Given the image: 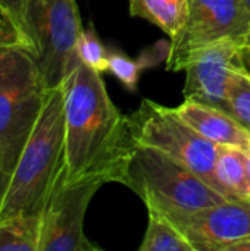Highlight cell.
I'll return each mask as SVG.
<instances>
[{
  "label": "cell",
  "instance_id": "obj_1",
  "mask_svg": "<svg viewBox=\"0 0 250 251\" xmlns=\"http://www.w3.org/2000/svg\"><path fill=\"white\" fill-rule=\"evenodd\" d=\"M66 181L100 175L108 182L127 141V116L111 100L102 75L78 60L62 82Z\"/></svg>",
  "mask_w": 250,
  "mask_h": 251
},
{
  "label": "cell",
  "instance_id": "obj_2",
  "mask_svg": "<svg viewBox=\"0 0 250 251\" xmlns=\"http://www.w3.org/2000/svg\"><path fill=\"white\" fill-rule=\"evenodd\" d=\"M111 181L134 191L149 212L168 219L220 204L227 199L180 162L162 151L127 141L118 154ZM230 201V200H228Z\"/></svg>",
  "mask_w": 250,
  "mask_h": 251
},
{
  "label": "cell",
  "instance_id": "obj_3",
  "mask_svg": "<svg viewBox=\"0 0 250 251\" xmlns=\"http://www.w3.org/2000/svg\"><path fill=\"white\" fill-rule=\"evenodd\" d=\"M65 166L63 88L46 90L35 128L27 141L0 200V222L41 215Z\"/></svg>",
  "mask_w": 250,
  "mask_h": 251
},
{
  "label": "cell",
  "instance_id": "obj_4",
  "mask_svg": "<svg viewBox=\"0 0 250 251\" xmlns=\"http://www.w3.org/2000/svg\"><path fill=\"white\" fill-rule=\"evenodd\" d=\"M22 31L35 54L44 88L60 87L80 60L77 41L83 26L75 0H25Z\"/></svg>",
  "mask_w": 250,
  "mask_h": 251
},
{
  "label": "cell",
  "instance_id": "obj_5",
  "mask_svg": "<svg viewBox=\"0 0 250 251\" xmlns=\"http://www.w3.org/2000/svg\"><path fill=\"white\" fill-rule=\"evenodd\" d=\"M127 128L136 144L156 149L180 162L221 194L215 178L220 146L196 132L175 109L143 99L139 109L127 115Z\"/></svg>",
  "mask_w": 250,
  "mask_h": 251
},
{
  "label": "cell",
  "instance_id": "obj_6",
  "mask_svg": "<svg viewBox=\"0 0 250 251\" xmlns=\"http://www.w3.org/2000/svg\"><path fill=\"white\" fill-rule=\"evenodd\" d=\"M105 184L108 181L100 175L66 181L62 169L41 213L38 251L99 250L84 234V216L91 199Z\"/></svg>",
  "mask_w": 250,
  "mask_h": 251
},
{
  "label": "cell",
  "instance_id": "obj_7",
  "mask_svg": "<svg viewBox=\"0 0 250 251\" xmlns=\"http://www.w3.org/2000/svg\"><path fill=\"white\" fill-rule=\"evenodd\" d=\"M249 34L250 10L242 0H189L187 22L171 40L167 68L177 71L190 51L214 43L246 44Z\"/></svg>",
  "mask_w": 250,
  "mask_h": 251
},
{
  "label": "cell",
  "instance_id": "obj_8",
  "mask_svg": "<svg viewBox=\"0 0 250 251\" xmlns=\"http://www.w3.org/2000/svg\"><path fill=\"white\" fill-rule=\"evenodd\" d=\"M242 47L237 41H220L190 51L177 69L186 71L184 97L227 112L230 81L236 71L245 66Z\"/></svg>",
  "mask_w": 250,
  "mask_h": 251
},
{
  "label": "cell",
  "instance_id": "obj_9",
  "mask_svg": "<svg viewBox=\"0 0 250 251\" xmlns=\"http://www.w3.org/2000/svg\"><path fill=\"white\" fill-rule=\"evenodd\" d=\"M44 94L41 79L0 90V168L9 178L35 128Z\"/></svg>",
  "mask_w": 250,
  "mask_h": 251
},
{
  "label": "cell",
  "instance_id": "obj_10",
  "mask_svg": "<svg viewBox=\"0 0 250 251\" xmlns=\"http://www.w3.org/2000/svg\"><path fill=\"white\" fill-rule=\"evenodd\" d=\"M169 221L194 251H228L250 235V204L227 200Z\"/></svg>",
  "mask_w": 250,
  "mask_h": 251
},
{
  "label": "cell",
  "instance_id": "obj_11",
  "mask_svg": "<svg viewBox=\"0 0 250 251\" xmlns=\"http://www.w3.org/2000/svg\"><path fill=\"white\" fill-rule=\"evenodd\" d=\"M175 112L203 138L218 146H230L246 153L249 151L250 132L225 110L193 99H184L175 107Z\"/></svg>",
  "mask_w": 250,
  "mask_h": 251
},
{
  "label": "cell",
  "instance_id": "obj_12",
  "mask_svg": "<svg viewBox=\"0 0 250 251\" xmlns=\"http://www.w3.org/2000/svg\"><path fill=\"white\" fill-rule=\"evenodd\" d=\"M215 178L221 194L237 203L250 204V166L248 153L230 146H220Z\"/></svg>",
  "mask_w": 250,
  "mask_h": 251
},
{
  "label": "cell",
  "instance_id": "obj_13",
  "mask_svg": "<svg viewBox=\"0 0 250 251\" xmlns=\"http://www.w3.org/2000/svg\"><path fill=\"white\" fill-rule=\"evenodd\" d=\"M34 79L41 76L27 40L19 35H0V90Z\"/></svg>",
  "mask_w": 250,
  "mask_h": 251
},
{
  "label": "cell",
  "instance_id": "obj_14",
  "mask_svg": "<svg viewBox=\"0 0 250 251\" xmlns=\"http://www.w3.org/2000/svg\"><path fill=\"white\" fill-rule=\"evenodd\" d=\"M130 13L161 28L174 40L189 16V0H130Z\"/></svg>",
  "mask_w": 250,
  "mask_h": 251
},
{
  "label": "cell",
  "instance_id": "obj_15",
  "mask_svg": "<svg viewBox=\"0 0 250 251\" xmlns=\"http://www.w3.org/2000/svg\"><path fill=\"white\" fill-rule=\"evenodd\" d=\"M41 215L13 216L0 222V251H38Z\"/></svg>",
  "mask_w": 250,
  "mask_h": 251
},
{
  "label": "cell",
  "instance_id": "obj_16",
  "mask_svg": "<svg viewBox=\"0 0 250 251\" xmlns=\"http://www.w3.org/2000/svg\"><path fill=\"white\" fill-rule=\"evenodd\" d=\"M140 251H194L181 231L165 216L149 212V224Z\"/></svg>",
  "mask_w": 250,
  "mask_h": 251
},
{
  "label": "cell",
  "instance_id": "obj_17",
  "mask_svg": "<svg viewBox=\"0 0 250 251\" xmlns=\"http://www.w3.org/2000/svg\"><path fill=\"white\" fill-rule=\"evenodd\" d=\"M227 112L250 132V74L245 66L237 69L230 81Z\"/></svg>",
  "mask_w": 250,
  "mask_h": 251
},
{
  "label": "cell",
  "instance_id": "obj_18",
  "mask_svg": "<svg viewBox=\"0 0 250 251\" xmlns=\"http://www.w3.org/2000/svg\"><path fill=\"white\" fill-rule=\"evenodd\" d=\"M77 54L83 63L90 66L99 74L108 72V56L105 46L99 40L96 31L93 26H88L87 29L83 28L80 38L77 41Z\"/></svg>",
  "mask_w": 250,
  "mask_h": 251
},
{
  "label": "cell",
  "instance_id": "obj_19",
  "mask_svg": "<svg viewBox=\"0 0 250 251\" xmlns=\"http://www.w3.org/2000/svg\"><path fill=\"white\" fill-rule=\"evenodd\" d=\"M141 68L143 66L140 62L125 56L121 51H112L108 56V72H111L130 91L137 90Z\"/></svg>",
  "mask_w": 250,
  "mask_h": 251
},
{
  "label": "cell",
  "instance_id": "obj_20",
  "mask_svg": "<svg viewBox=\"0 0 250 251\" xmlns=\"http://www.w3.org/2000/svg\"><path fill=\"white\" fill-rule=\"evenodd\" d=\"M25 0H0V9L16 24V26L22 31V10ZM25 37V35H24ZM27 40V38H25Z\"/></svg>",
  "mask_w": 250,
  "mask_h": 251
},
{
  "label": "cell",
  "instance_id": "obj_21",
  "mask_svg": "<svg viewBox=\"0 0 250 251\" xmlns=\"http://www.w3.org/2000/svg\"><path fill=\"white\" fill-rule=\"evenodd\" d=\"M0 35H19V37H22L25 40L24 34L16 26V24L1 9H0Z\"/></svg>",
  "mask_w": 250,
  "mask_h": 251
},
{
  "label": "cell",
  "instance_id": "obj_22",
  "mask_svg": "<svg viewBox=\"0 0 250 251\" xmlns=\"http://www.w3.org/2000/svg\"><path fill=\"white\" fill-rule=\"evenodd\" d=\"M228 251H250V235L237 241L236 244H233Z\"/></svg>",
  "mask_w": 250,
  "mask_h": 251
},
{
  "label": "cell",
  "instance_id": "obj_23",
  "mask_svg": "<svg viewBox=\"0 0 250 251\" xmlns=\"http://www.w3.org/2000/svg\"><path fill=\"white\" fill-rule=\"evenodd\" d=\"M242 59L246 71L250 74V44H243L242 47Z\"/></svg>",
  "mask_w": 250,
  "mask_h": 251
},
{
  "label": "cell",
  "instance_id": "obj_24",
  "mask_svg": "<svg viewBox=\"0 0 250 251\" xmlns=\"http://www.w3.org/2000/svg\"><path fill=\"white\" fill-rule=\"evenodd\" d=\"M7 184H9V176L3 172V169L0 168V200L1 197L4 196V191L7 188Z\"/></svg>",
  "mask_w": 250,
  "mask_h": 251
},
{
  "label": "cell",
  "instance_id": "obj_25",
  "mask_svg": "<svg viewBox=\"0 0 250 251\" xmlns=\"http://www.w3.org/2000/svg\"><path fill=\"white\" fill-rule=\"evenodd\" d=\"M242 1L245 3V6H246V7L250 10V0H242Z\"/></svg>",
  "mask_w": 250,
  "mask_h": 251
},
{
  "label": "cell",
  "instance_id": "obj_26",
  "mask_svg": "<svg viewBox=\"0 0 250 251\" xmlns=\"http://www.w3.org/2000/svg\"><path fill=\"white\" fill-rule=\"evenodd\" d=\"M248 159H249V166H250V149H249V151H248Z\"/></svg>",
  "mask_w": 250,
  "mask_h": 251
},
{
  "label": "cell",
  "instance_id": "obj_27",
  "mask_svg": "<svg viewBox=\"0 0 250 251\" xmlns=\"http://www.w3.org/2000/svg\"><path fill=\"white\" fill-rule=\"evenodd\" d=\"M246 44H250V34H249V38H248V41H246Z\"/></svg>",
  "mask_w": 250,
  "mask_h": 251
}]
</instances>
